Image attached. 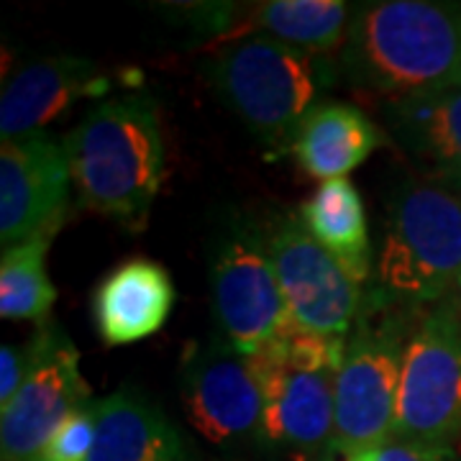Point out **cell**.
Returning a JSON list of instances; mask_svg holds the SVG:
<instances>
[{
  "label": "cell",
  "instance_id": "6da1fadb",
  "mask_svg": "<svg viewBox=\"0 0 461 461\" xmlns=\"http://www.w3.org/2000/svg\"><path fill=\"white\" fill-rule=\"evenodd\" d=\"M339 72L362 90L405 100L461 85V3L372 0L354 5Z\"/></svg>",
  "mask_w": 461,
  "mask_h": 461
},
{
  "label": "cell",
  "instance_id": "7a4b0ae2",
  "mask_svg": "<svg viewBox=\"0 0 461 461\" xmlns=\"http://www.w3.org/2000/svg\"><path fill=\"white\" fill-rule=\"evenodd\" d=\"M80 205L126 229L147 223L165 182L159 105L144 90L100 100L65 139Z\"/></svg>",
  "mask_w": 461,
  "mask_h": 461
},
{
  "label": "cell",
  "instance_id": "3957f363",
  "mask_svg": "<svg viewBox=\"0 0 461 461\" xmlns=\"http://www.w3.org/2000/svg\"><path fill=\"white\" fill-rule=\"evenodd\" d=\"M369 295L423 313L454 295L461 282V195L420 180L390 203Z\"/></svg>",
  "mask_w": 461,
  "mask_h": 461
},
{
  "label": "cell",
  "instance_id": "277c9868",
  "mask_svg": "<svg viewBox=\"0 0 461 461\" xmlns=\"http://www.w3.org/2000/svg\"><path fill=\"white\" fill-rule=\"evenodd\" d=\"M339 62L249 33L205 62V77L221 100L262 144L290 149L297 126L323 103Z\"/></svg>",
  "mask_w": 461,
  "mask_h": 461
},
{
  "label": "cell",
  "instance_id": "5b68a950",
  "mask_svg": "<svg viewBox=\"0 0 461 461\" xmlns=\"http://www.w3.org/2000/svg\"><path fill=\"white\" fill-rule=\"evenodd\" d=\"M346 339L285 329L251 359L262 382V446L297 456L333 454L336 377Z\"/></svg>",
  "mask_w": 461,
  "mask_h": 461
},
{
  "label": "cell",
  "instance_id": "8992f818",
  "mask_svg": "<svg viewBox=\"0 0 461 461\" xmlns=\"http://www.w3.org/2000/svg\"><path fill=\"white\" fill-rule=\"evenodd\" d=\"M420 313L387 305L375 295L348 330L336 377L333 454L351 459L395 438V411L405 346Z\"/></svg>",
  "mask_w": 461,
  "mask_h": 461
},
{
  "label": "cell",
  "instance_id": "52a82bcc",
  "mask_svg": "<svg viewBox=\"0 0 461 461\" xmlns=\"http://www.w3.org/2000/svg\"><path fill=\"white\" fill-rule=\"evenodd\" d=\"M461 433V313L451 297L423 311L405 346L395 438L451 446Z\"/></svg>",
  "mask_w": 461,
  "mask_h": 461
},
{
  "label": "cell",
  "instance_id": "ba28073f",
  "mask_svg": "<svg viewBox=\"0 0 461 461\" xmlns=\"http://www.w3.org/2000/svg\"><path fill=\"white\" fill-rule=\"evenodd\" d=\"M218 339L254 357L287 326V305L267 249L264 226L236 218L221 233L211 262Z\"/></svg>",
  "mask_w": 461,
  "mask_h": 461
},
{
  "label": "cell",
  "instance_id": "9c48e42d",
  "mask_svg": "<svg viewBox=\"0 0 461 461\" xmlns=\"http://www.w3.org/2000/svg\"><path fill=\"white\" fill-rule=\"evenodd\" d=\"M267 249L287 305V323L326 339H346L362 313L366 290L305 229L300 213L264 226Z\"/></svg>",
  "mask_w": 461,
  "mask_h": 461
},
{
  "label": "cell",
  "instance_id": "30bf717a",
  "mask_svg": "<svg viewBox=\"0 0 461 461\" xmlns=\"http://www.w3.org/2000/svg\"><path fill=\"white\" fill-rule=\"evenodd\" d=\"M182 411L190 429L221 451L262 446L264 393L254 359L223 339L193 344L182 357Z\"/></svg>",
  "mask_w": 461,
  "mask_h": 461
},
{
  "label": "cell",
  "instance_id": "8fae6325",
  "mask_svg": "<svg viewBox=\"0 0 461 461\" xmlns=\"http://www.w3.org/2000/svg\"><path fill=\"white\" fill-rule=\"evenodd\" d=\"M33 364L14 402L0 415V461H33L72 412L93 402L80 351L59 326L33 333Z\"/></svg>",
  "mask_w": 461,
  "mask_h": 461
},
{
  "label": "cell",
  "instance_id": "7c38bea8",
  "mask_svg": "<svg viewBox=\"0 0 461 461\" xmlns=\"http://www.w3.org/2000/svg\"><path fill=\"white\" fill-rule=\"evenodd\" d=\"M65 139L33 133L0 147V244L16 247L59 230L69 203Z\"/></svg>",
  "mask_w": 461,
  "mask_h": 461
},
{
  "label": "cell",
  "instance_id": "4fadbf2b",
  "mask_svg": "<svg viewBox=\"0 0 461 461\" xmlns=\"http://www.w3.org/2000/svg\"><path fill=\"white\" fill-rule=\"evenodd\" d=\"M111 80L100 67L77 54H57L26 65L0 95L3 141L44 133V126L69 111L77 100L103 98Z\"/></svg>",
  "mask_w": 461,
  "mask_h": 461
},
{
  "label": "cell",
  "instance_id": "5bb4252c",
  "mask_svg": "<svg viewBox=\"0 0 461 461\" xmlns=\"http://www.w3.org/2000/svg\"><path fill=\"white\" fill-rule=\"evenodd\" d=\"M175 282L165 267L133 257L111 269L93 293V321L105 346L139 344L167 323L175 308Z\"/></svg>",
  "mask_w": 461,
  "mask_h": 461
},
{
  "label": "cell",
  "instance_id": "9a60e30c",
  "mask_svg": "<svg viewBox=\"0 0 461 461\" xmlns=\"http://www.w3.org/2000/svg\"><path fill=\"white\" fill-rule=\"evenodd\" d=\"M397 144L426 172V180L461 195V85L418 98L384 103Z\"/></svg>",
  "mask_w": 461,
  "mask_h": 461
},
{
  "label": "cell",
  "instance_id": "2e32d148",
  "mask_svg": "<svg viewBox=\"0 0 461 461\" xmlns=\"http://www.w3.org/2000/svg\"><path fill=\"white\" fill-rule=\"evenodd\" d=\"M90 461H195L167 412L133 387L95 400Z\"/></svg>",
  "mask_w": 461,
  "mask_h": 461
},
{
  "label": "cell",
  "instance_id": "e0dca14e",
  "mask_svg": "<svg viewBox=\"0 0 461 461\" xmlns=\"http://www.w3.org/2000/svg\"><path fill=\"white\" fill-rule=\"evenodd\" d=\"M382 141L379 126L362 108L323 100L297 126L290 151L308 177L329 182L366 162Z\"/></svg>",
  "mask_w": 461,
  "mask_h": 461
},
{
  "label": "cell",
  "instance_id": "ac0fdd59",
  "mask_svg": "<svg viewBox=\"0 0 461 461\" xmlns=\"http://www.w3.org/2000/svg\"><path fill=\"white\" fill-rule=\"evenodd\" d=\"M300 218L313 239L329 251L346 272L366 285L375 272L369 244L366 211L359 190L348 177L321 182L311 198L300 205Z\"/></svg>",
  "mask_w": 461,
  "mask_h": 461
},
{
  "label": "cell",
  "instance_id": "d6986e66",
  "mask_svg": "<svg viewBox=\"0 0 461 461\" xmlns=\"http://www.w3.org/2000/svg\"><path fill=\"white\" fill-rule=\"evenodd\" d=\"M354 5L339 0H264L241 5L239 29L269 36L295 50L330 57L344 50Z\"/></svg>",
  "mask_w": 461,
  "mask_h": 461
},
{
  "label": "cell",
  "instance_id": "ffe728a7",
  "mask_svg": "<svg viewBox=\"0 0 461 461\" xmlns=\"http://www.w3.org/2000/svg\"><path fill=\"white\" fill-rule=\"evenodd\" d=\"M57 230L3 249L0 259V318L47 323L57 303V287L47 272V251Z\"/></svg>",
  "mask_w": 461,
  "mask_h": 461
},
{
  "label": "cell",
  "instance_id": "44dd1931",
  "mask_svg": "<svg viewBox=\"0 0 461 461\" xmlns=\"http://www.w3.org/2000/svg\"><path fill=\"white\" fill-rule=\"evenodd\" d=\"M93 444H95V400L72 412L54 430V436L33 461H90Z\"/></svg>",
  "mask_w": 461,
  "mask_h": 461
},
{
  "label": "cell",
  "instance_id": "7402d4cb",
  "mask_svg": "<svg viewBox=\"0 0 461 461\" xmlns=\"http://www.w3.org/2000/svg\"><path fill=\"white\" fill-rule=\"evenodd\" d=\"M33 364V344H3L0 348V411L8 408L23 387Z\"/></svg>",
  "mask_w": 461,
  "mask_h": 461
},
{
  "label": "cell",
  "instance_id": "603a6c76",
  "mask_svg": "<svg viewBox=\"0 0 461 461\" xmlns=\"http://www.w3.org/2000/svg\"><path fill=\"white\" fill-rule=\"evenodd\" d=\"M372 461H456L451 446H420L390 441L377 451H369Z\"/></svg>",
  "mask_w": 461,
  "mask_h": 461
},
{
  "label": "cell",
  "instance_id": "cb8c5ba5",
  "mask_svg": "<svg viewBox=\"0 0 461 461\" xmlns=\"http://www.w3.org/2000/svg\"><path fill=\"white\" fill-rule=\"evenodd\" d=\"M451 303L456 305V311L461 313V282L456 285V290H454V295H451Z\"/></svg>",
  "mask_w": 461,
  "mask_h": 461
},
{
  "label": "cell",
  "instance_id": "d4e9b609",
  "mask_svg": "<svg viewBox=\"0 0 461 461\" xmlns=\"http://www.w3.org/2000/svg\"><path fill=\"white\" fill-rule=\"evenodd\" d=\"M346 461H372V456L369 454H357V456H351V459Z\"/></svg>",
  "mask_w": 461,
  "mask_h": 461
},
{
  "label": "cell",
  "instance_id": "484cf974",
  "mask_svg": "<svg viewBox=\"0 0 461 461\" xmlns=\"http://www.w3.org/2000/svg\"><path fill=\"white\" fill-rule=\"evenodd\" d=\"M336 456H339V454H329V456H323L321 461H336Z\"/></svg>",
  "mask_w": 461,
  "mask_h": 461
}]
</instances>
